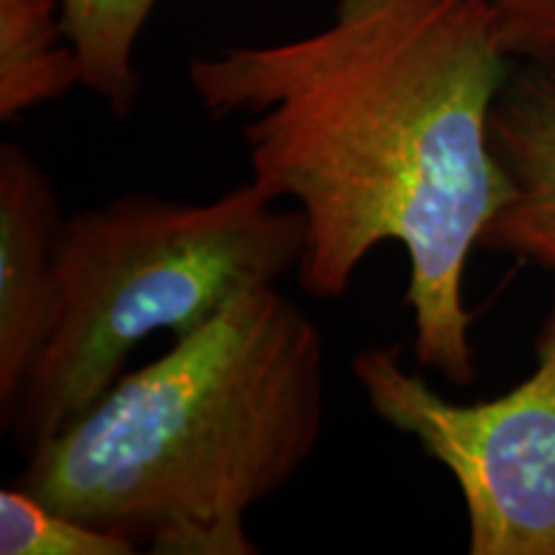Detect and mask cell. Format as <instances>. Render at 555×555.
<instances>
[{"label":"cell","mask_w":555,"mask_h":555,"mask_svg":"<svg viewBox=\"0 0 555 555\" xmlns=\"http://www.w3.org/2000/svg\"><path fill=\"white\" fill-rule=\"evenodd\" d=\"M159 0H62L69 41L82 62V88L106 103L116 119L134 114L137 50Z\"/></svg>","instance_id":"ba28073f"},{"label":"cell","mask_w":555,"mask_h":555,"mask_svg":"<svg viewBox=\"0 0 555 555\" xmlns=\"http://www.w3.org/2000/svg\"><path fill=\"white\" fill-rule=\"evenodd\" d=\"M327 420L322 332L278 286L237 298L26 453L21 489L155 555H255Z\"/></svg>","instance_id":"7a4b0ae2"},{"label":"cell","mask_w":555,"mask_h":555,"mask_svg":"<svg viewBox=\"0 0 555 555\" xmlns=\"http://www.w3.org/2000/svg\"><path fill=\"white\" fill-rule=\"evenodd\" d=\"M134 543L54 509L21 486L0 491V555H131Z\"/></svg>","instance_id":"9c48e42d"},{"label":"cell","mask_w":555,"mask_h":555,"mask_svg":"<svg viewBox=\"0 0 555 555\" xmlns=\"http://www.w3.org/2000/svg\"><path fill=\"white\" fill-rule=\"evenodd\" d=\"M491 147L509 198L478 247L555 270V69L512 75L491 114Z\"/></svg>","instance_id":"8992f818"},{"label":"cell","mask_w":555,"mask_h":555,"mask_svg":"<svg viewBox=\"0 0 555 555\" xmlns=\"http://www.w3.org/2000/svg\"><path fill=\"white\" fill-rule=\"evenodd\" d=\"M60 196L18 144L0 147V427L13 429L60 298Z\"/></svg>","instance_id":"5b68a950"},{"label":"cell","mask_w":555,"mask_h":555,"mask_svg":"<svg viewBox=\"0 0 555 555\" xmlns=\"http://www.w3.org/2000/svg\"><path fill=\"white\" fill-rule=\"evenodd\" d=\"M352 376L380 422L453 476L470 555H555V298L535 371L496 399L457 404L406 371L399 347H367Z\"/></svg>","instance_id":"277c9868"},{"label":"cell","mask_w":555,"mask_h":555,"mask_svg":"<svg viewBox=\"0 0 555 555\" xmlns=\"http://www.w3.org/2000/svg\"><path fill=\"white\" fill-rule=\"evenodd\" d=\"M304 219L253 180L201 204L127 193L65 217L52 335L13 433L24 453L57 435L121 378L155 332L180 339L304 258Z\"/></svg>","instance_id":"3957f363"},{"label":"cell","mask_w":555,"mask_h":555,"mask_svg":"<svg viewBox=\"0 0 555 555\" xmlns=\"http://www.w3.org/2000/svg\"><path fill=\"white\" fill-rule=\"evenodd\" d=\"M509 52L486 0H337L317 31L198 54L211 119H242L249 180L304 219L298 281L335 301L373 249L409 258L414 360L476 378L466 270L509 198L491 114Z\"/></svg>","instance_id":"6da1fadb"},{"label":"cell","mask_w":555,"mask_h":555,"mask_svg":"<svg viewBox=\"0 0 555 555\" xmlns=\"http://www.w3.org/2000/svg\"><path fill=\"white\" fill-rule=\"evenodd\" d=\"M512 60L555 69V0H486Z\"/></svg>","instance_id":"30bf717a"},{"label":"cell","mask_w":555,"mask_h":555,"mask_svg":"<svg viewBox=\"0 0 555 555\" xmlns=\"http://www.w3.org/2000/svg\"><path fill=\"white\" fill-rule=\"evenodd\" d=\"M82 86L62 0H0V121H16Z\"/></svg>","instance_id":"52a82bcc"}]
</instances>
